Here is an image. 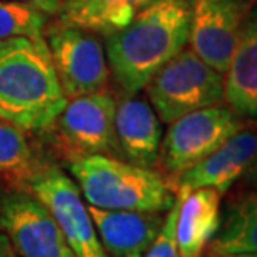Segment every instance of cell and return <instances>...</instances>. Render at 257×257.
<instances>
[{
  "instance_id": "cell-16",
  "label": "cell",
  "mask_w": 257,
  "mask_h": 257,
  "mask_svg": "<svg viewBox=\"0 0 257 257\" xmlns=\"http://www.w3.org/2000/svg\"><path fill=\"white\" fill-rule=\"evenodd\" d=\"M151 0H62L60 24L110 37L124 29Z\"/></svg>"
},
{
  "instance_id": "cell-22",
  "label": "cell",
  "mask_w": 257,
  "mask_h": 257,
  "mask_svg": "<svg viewBox=\"0 0 257 257\" xmlns=\"http://www.w3.org/2000/svg\"><path fill=\"white\" fill-rule=\"evenodd\" d=\"M0 257H20L2 229H0Z\"/></svg>"
},
{
  "instance_id": "cell-7",
  "label": "cell",
  "mask_w": 257,
  "mask_h": 257,
  "mask_svg": "<svg viewBox=\"0 0 257 257\" xmlns=\"http://www.w3.org/2000/svg\"><path fill=\"white\" fill-rule=\"evenodd\" d=\"M53 67L67 98L101 91L110 78L103 43L93 32L58 24L45 34Z\"/></svg>"
},
{
  "instance_id": "cell-20",
  "label": "cell",
  "mask_w": 257,
  "mask_h": 257,
  "mask_svg": "<svg viewBox=\"0 0 257 257\" xmlns=\"http://www.w3.org/2000/svg\"><path fill=\"white\" fill-rule=\"evenodd\" d=\"M179 211V194L176 193V201L165 216L163 226L158 232L156 239L148 247L143 257H181L176 240V221Z\"/></svg>"
},
{
  "instance_id": "cell-12",
  "label": "cell",
  "mask_w": 257,
  "mask_h": 257,
  "mask_svg": "<svg viewBox=\"0 0 257 257\" xmlns=\"http://www.w3.org/2000/svg\"><path fill=\"white\" fill-rule=\"evenodd\" d=\"M114 140L118 153L133 165L155 168L163 140L161 119L151 103L126 95L114 110Z\"/></svg>"
},
{
  "instance_id": "cell-10",
  "label": "cell",
  "mask_w": 257,
  "mask_h": 257,
  "mask_svg": "<svg viewBox=\"0 0 257 257\" xmlns=\"http://www.w3.org/2000/svg\"><path fill=\"white\" fill-rule=\"evenodd\" d=\"M257 0H193L189 48L224 75Z\"/></svg>"
},
{
  "instance_id": "cell-24",
  "label": "cell",
  "mask_w": 257,
  "mask_h": 257,
  "mask_svg": "<svg viewBox=\"0 0 257 257\" xmlns=\"http://www.w3.org/2000/svg\"><path fill=\"white\" fill-rule=\"evenodd\" d=\"M209 257H257L254 254H219V255H209Z\"/></svg>"
},
{
  "instance_id": "cell-13",
  "label": "cell",
  "mask_w": 257,
  "mask_h": 257,
  "mask_svg": "<svg viewBox=\"0 0 257 257\" xmlns=\"http://www.w3.org/2000/svg\"><path fill=\"white\" fill-rule=\"evenodd\" d=\"M106 257H143L163 226V212L111 211L88 206Z\"/></svg>"
},
{
  "instance_id": "cell-5",
  "label": "cell",
  "mask_w": 257,
  "mask_h": 257,
  "mask_svg": "<svg viewBox=\"0 0 257 257\" xmlns=\"http://www.w3.org/2000/svg\"><path fill=\"white\" fill-rule=\"evenodd\" d=\"M244 124V119L222 105L183 114L169 123L165 138L161 140L158 161L166 173L176 178L209 156Z\"/></svg>"
},
{
  "instance_id": "cell-8",
  "label": "cell",
  "mask_w": 257,
  "mask_h": 257,
  "mask_svg": "<svg viewBox=\"0 0 257 257\" xmlns=\"http://www.w3.org/2000/svg\"><path fill=\"white\" fill-rule=\"evenodd\" d=\"M0 229L20 257H75L57 221L32 193H0Z\"/></svg>"
},
{
  "instance_id": "cell-9",
  "label": "cell",
  "mask_w": 257,
  "mask_h": 257,
  "mask_svg": "<svg viewBox=\"0 0 257 257\" xmlns=\"http://www.w3.org/2000/svg\"><path fill=\"white\" fill-rule=\"evenodd\" d=\"M116 100L108 91H95L68 98L55 123L60 143L73 158L118 153L114 140Z\"/></svg>"
},
{
  "instance_id": "cell-15",
  "label": "cell",
  "mask_w": 257,
  "mask_h": 257,
  "mask_svg": "<svg viewBox=\"0 0 257 257\" xmlns=\"http://www.w3.org/2000/svg\"><path fill=\"white\" fill-rule=\"evenodd\" d=\"M224 101L244 121H257V2L224 72Z\"/></svg>"
},
{
  "instance_id": "cell-19",
  "label": "cell",
  "mask_w": 257,
  "mask_h": 257,
  "mask_svg": "<svg viewBox=\"0 0 257 257\" xmlns=\"http://www.w3.org/2000/svg\"><path fill=\"white\" fill-rule=\"evenodd\" d=\"M47 14L35 5L17 2V0H0V40L25 37L35 42L45 40Z\"/></svg>"
},
{
  "instance_id": "cell-2",
  "label": "cell",
  "mask_w": 257,
  "mask_h": 257,
  "mask_svg": "<svg viewBox=\"0 0 257 257\" xmlns=\"http://www.w3.org/2000/svg\"><path fill=\"white\" fill-rule=\"evenodd\" d=\"M67 101L47 42L0 40V119L24 131H45Z\"/></svg>"
},
{
  "instance_id": "cell-1",
  "label": "cell",
  "mask_w": 257,
  "mask_h": 257,
  "mask_svg": "<svg viewBox=\"0 0 257 257\" xmlns=\"http://www.w3.org/2000/svg\"><path fill=\"white\" fill-rule=\"evenodd\" d=\"M193 0H151L133 20L106 37L110 73L126 95L143 90L166 62L188 47Z\"/></svg>"
},
{
  "instance_id": "cell-4",
  "label": "cell",
  "mask_w": 257,
  "mask_h": 257,
  "mask_svg": "<svg viewBox=\"0 0 257 257\" xmlns=\"http://www.w3.org/2000/svg\"><path fill=\"white\" fill-rule=\"evenodd\" d=\"M146 95L163 123L207 106L224 105V75L191 48H183L146 83Z\"/></svg>"
},
{
  "instance_id": "cell-3",
  "label": "cell",
  "mask_w": 257,
  "mask_h": 257,
  "mask_svg": "<svg viewBox=\"0 0 257 257\" xmlns=\"http://www.w3.org/2000/svg\"><path fill=\"white\" fill-rule=\"evenodd\" d=\"M68 171L88 206L111 211L168 212L176 191L155 169L108 155L73 158Z\"/></svg>"
},
{
  "instance_id": "cell-6",
  "label": "cell",
  "mask_w": 257,
  "mask_h": 257,
  "mask_svg": "<svg viewBox=\"0 0 257 257\" xmlns=\"http://www.w3.org/2000/svg\"><path fill=\"white\" fill-rule=\"evenodd\" d=\"M27 186L57 221L75 257H106L88 206L68 174L57 166H43Z\"/></svg>"
},
{
  "instance_id": "cell-17",
  "label": "cell",
  "mask_w": 257,
  "mask_h": 257,
  "mask_svg": "<svg viewBox=\"0 0 257 257\" xmlns=\"http://www.w3.org/2000/svg\"><path fill=\"white\" fill-rule=\"evenodd\" d=\"M206 249L211 255H257V191L250 189L229 207L226 219Z\"/></svg>"
},
{
  "instance_id": "cell-18",
  "label": "cell",
  "mask_w": 257,
  "mask_h": 257,
  "mask_svg": "<svg viewBox=\"0 0 257 257\" xmlns=\"http://www.w3.org/2000/svg\"><path fill=\"white\" fill-rule=\"evenodd\" d=\"M40 168L24 130L0 119V179L14 184H27Z\"/></svg>"
},
{
  "instance_id": "cell-11",
  "label": "cell",
  "mask_w": 257,
  "mask_h": 257,
  "mask_svg": "<svg viewBox=\"0 0 257 257\" xmlns=\"http://www.w3.org/2000/svg\"><path fill=\"white\" fill-rule=\"evenodd\" d=\"M257 155V121H249L231 138L174 179L176 189L212 188L224 194L244 176Z\"/></svg>"
},
{
  "instance_id": "cell-14",
  "label": "cell",
  "mask_w": 257,
  "mask_h": 257,
  "mask_svg": "<svg viewBox=\"0 0 257 257\" xmlns=\"http://www.w3.org/2000/svg\"><path fill=\"white\" fill-rule=\"evenodd\" d=\"M176 240L181 257H202L221 226V193L212 188L176 189Z\"/></svg>"
},
{
  "instance_id": "cell-21",
  "label": "cell",
  "mask_w": 257,
  "mask_h": 257,
  "mask_svg": "<svg viewBox=\"0 0 257 257\" xmlns=\"http://www.w3.org/2000/svg\"><path fill=\"white\" fill-rule=\"evenodd\" d=\"M17 2H25V4L35 5L37 9H40L42 12H45L47 15L57 14L60 5H62V0H17Z\"/></svg>"
},
{
  "instance_id": "cell-23",
  "label": "cell",
  "mask_w": 257,
  "mask_h": 257,
  "mask_svg": "<svg viewBox=\"0 0 257 257\" xmlns=\"http://www.w3.org/2000/svg\"><path fill=\"white\" fill-rule=\"evenodd\" d=\"M244 178H245V183H247L249 188L257 191V155L254 158V161L250 163L249 169L244 173Z\"/></svg>"
}]
</instances>
